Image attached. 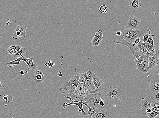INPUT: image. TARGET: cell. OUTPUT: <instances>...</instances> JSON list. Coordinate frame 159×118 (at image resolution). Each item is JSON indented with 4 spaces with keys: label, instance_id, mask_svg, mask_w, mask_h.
Segmentation results:
<instances>
[{
    "label": "cell",
    "instance_id": "obj_36",
    "mask_svg": "<svg viewBox=\"0 0 159 118\" xmlns=\"http://www.w3.org/2000/svg\"><path fill=\"white\" fill-rule=\"evenodd\" d=\"M48 61L49 62L47 63V67H48V68L52 67L55 64L53 63L51 61V60H49Z\"/></svg>",
    "mask_w": 159,
    "mask_h": 118
},
{
    "label": "cell",
    "instance_id": "obj_29",
    "mask_svg": "<svg viewBox=\"0 0 159 118\" xmlns=\"http://www.w3.org/2000/svg\"><path fill=\"white\" fill-rule=\"evenodd\" d=\"M101 42V41L98 40L93 37L92 39L91 44L93 47L96 48L97 47V46L99 45Z\"/></svg>",
    "mask_w": 159,
    "mask_h": 118
},
{
    "label": "cell",
    "instance_id": "obj_34",
    "mask_svg": "<svg viewBox=\"0 0 159 118\" xmlns=\"http://www.w3.org/2000/svg\"><path fill=\"white\" fill-rule=\"evenodd\" d=\"M147 115L149 118H155L157 117L158 115L152 110L150 113L147 114Z\"/></svg>",
    "mask_w": 159,
    "mask_h": 118
},
{
    "label": "cell",
    "instance_id": "obj_3",
    "mask_svg": "<svg viewBox=\"0 0 159 118\" xmlns=\"http://www.w3.org/2000/svg\"><path fill=\"white\" fill-rule=\"evenodd\" d=\"M121 94V90L118 87L110 86L108 88L106 95L105 96V99L107 102L110 99L119 97Z\"/></svg>",
    "mask_w": 159,
    "mask_h": 118
},
{
    "label": "cell",
    "instance_id": "obj_13",
    "mask_svg": "<svg viewBox=\"0 0 159 118\" xmlns=\"http://www.w3.org/2000/svg\"><path fill=\"white\" fill-rule=\"evenodd\" d=\"M159 57L158 49H157L156 53L153 56L148 57L149 59V69H154L158 64Z\"/></svg>",
    "mask_w": 159,
    "mask_h": 118
},
{
    "label": "cell",
    "instance_id": "obj_10",
    "mask_svg": "<svg viewBox=\"0 0 159 118\" xmlns=\"http://www.w3.org/2000/svg\"><path fill=\"white\" fill-rule=\"evenodd\" d=\"M149 59L148 57L142 56L141 59L140 67L138 69L137 71H141L143 73H146L148 79L149 81V76L148 74V71H149Z\"/></svg>",
    "mask_w": 159,
    "mask_h": 118
},
{
    "label": "cell",
    "instance_id": "obj_44",
    "mask_svg": "<svg viewBox=\"0 0 159 118\" xmlns=\"http://www.w3.org/2000/svg\"><path fill=\"white\" fill-rule=\"evenodd\" d=\"M58 75L60 77H62V76L61 71H60L58 73Z\"/></svg>",
    "mask_w": 159,
    "mask_h": 118
},
{
    "label": "cell",
    "instance_id": "obj_43",
    "mask_svg": "<svg viewBox=\"0 0 159 118\" xmlns=\"http://www.w3.org/2000/svg\"><path fill=\"white\" fill-rule=\"evenodd\" d=\"M19 73L21 75H24L25 74V72L24 71H21Z\"/></svg>",
    "mask_w": 159,
    "mask_h": 118
},
{
    "label": "cell",
    "instance_id": "obj_20",
    "mask_svg": "<svg viewBox=\"0 0 159 118\" xmlns=\"http://www.w3.org/2000/svg\"><path fill=\"white\" fill-rule=\"evenodd\" d=\"M129 7L133 10H136L141 6V2L139 0H131L129 2Z\"/></svg>",
    "mask_w": 159,
    "mask_h": 118
},
{
    "label": "cell",
    "instance_id": "obj_17",
    "mask_svg": "<svg viewBox=\"0 0 159 118\" xmlns=\"http://www.w3.org/2000/svg\"><path fill=\"white\" fill-rule=\"evenodd\" d=\"M130 50L132 55L133 58L136 64V69H138L140 67L141 59L142 56L140 53L135 50L131 49H130Z\"/></svg>",
    "mask_w": 159,
    "mask_h": 118
},
{
    "label": "cell",
    "instance_id": "obj_38",
    "mask_svg": "<svg viewBox=\"0 0 159 118\" xmlns=\"http://www.w3.org/2000/svg\"><path fill=\"white\" fill-rule=\"evenodd\" d=\"M140 42L141 41L140 37H139L135 39V40L134 41V43L135 44L137 45L139 43H140Z\"/></svg>",
    "mask_w": 159,
    "mask_h": 118
},
{
    "label": "cell",
    "instance_id": "obj_30",
    "mask_svg": "<svg viewBox=\"0 0 159 118\" xmlns=\"http://www.w3.org/2000/svg\"><path fill=\"white\" fill-rule=\"evenodd\" d=\"M99 10L103 13H106L109 10V8L106 5H103L99 7Z\"/></svg>",
    "mask_w": 159,
    "mask_h": 118
},
{
    "label": "cell",
    "instance_id": "obj_18",
    "mask_svg": "<svg viewBox=\"0 0 159 118\" xmlns=\"http://www.w3.org/2000/svg\"><path fill=\"white\" fill-rule=\"evenodd\" d=\"M83 84L88 91L89 94H92L93 92L95 90V87L92 80H87Z\"/></svg>",
    "mask_w": 159,
    "mask_h": 118
},
{
    "label": "cell",
    "instance_id": "obj_1",
    "mask_svg": "<svg viewBox=\"0 0 159 118\" xmlns=\"http://www.w3.org/2000/svg\"><path fill=\"white\" fill-rule=\"evenodd\" d=\"M114 43L115 44L123 45L127 46L129 49L134 50L140 53L142 56L148 57L152 56L146 47L143 45L142 42H141L137 45L127 42L123 38L122 34L121 36L119 37L116 36L114 40Z\"/></svg>",
    "mask_w": 159,
    "mask_h": 118
},
{
    "label": "cell",
    "instance_id": "obj_19",
    "mask_svg": "<svg viewBox=\"0 0 159 118\" xmlns=\"http://www.w3.org/2000/svg\"><path fill=\"white\" fill-rule=\"evenodd\" d=\"M149 88L152 92H159V81L158 80H154L151 82Z\"/></svg>",
    "mask_w": 159,
    "mask_h": 118
},
{
    "label": "cell",
    "instance_id": "obj_46",
    "mask_svg": "<svg viewBox=\"0 0 159 118\" xmlns=\"http://www.w3.org/2000/svg\"><path fill=\"white\" fill-rule=\"evenodd\" d=\"M3 89H4V87H0V91H3Z\"/></svg>",
    "mask_w": 159,
    "mask_h": 118
},
{
    "label": "cell",
    "instance_id": "obj_45",
    "mask_svg": "<svg viewBox=\"0 0 159 118\" xmlns=\"http://www.w3.org/2000/svg\"><path fill=\"white\" fill-rule=\"evenodd\" d=\"M0 87H4V85L1 84V82L0 81Z\"/></svg>",
    "mask_w": 159,
    "mask_h": 118
},
{
    "label": "cell",
    "instance_id": "obj_32",
    "mask_svg": "<svg viewBox=\"0 0 159 118\" xmlns=\"http://www.w3.org/2000/svg\"><path fill=\"white\" fill-rule=\"evenodd\" d=\"M3 99L8 102H11L13 100V97L11 95H4L3 96Z\"/></svg>",
    "mask_w": 159,
    "mask_h": 118
},
{
    "label": "cell",
    "instance_id": "obj_26",
    "mask_svg": "<svg viewBox=\"0 0 159 118\" xmlns=\"http://www.w3.org/2000/svg\"><path fill=\"white\" fill-rule=\"evenodd\" d=\"M150 97L153 101L159 103V92H152Z\"/></svg>",
    "mask_w": 159,
    "mask_h": 118
},
{
    "label": "cell",
    "instance_id": "obj_28",
    "mask_svg": "<svg viewBox=\"0 0 159 118\" xmlns=\"http://www.w3.org/2000/svg\"><path fill=\"white\" fill-rule=\"evenodd\" d=\"M155 37H156V36H155L154 35H150L149 38L148 39L146 42L152 45L153 46H155L154 41Z\"/></svg>",
    "mask_w": 159,
    "mask_h": 118
},
{
    "label": "cell",
    "instance_id": "obj_22",
    "mask_svg": "<svg viewBox=\"0 0 159 118\" xmlns=\"http://www.w3.org/2000/svg\"><path fill=\"white\" fill-rule=\"evenodd\" d=\"M26 52L25 48H23L21 45L17 46V49L16 53L13 55L14 58H18L21 57L23 53Z\"/></svg>",
    "mask_w": 159,
    "mask_h": 118
},
{
    "label": "cell",
    "instance_id": "obj_15",
    "mask_svg": "<svg viewBox=\"0 0 159 118\" xmlns=\"http://www.w3.org/2000/svg\"><path fill=\"white\" fill-rule=\"evenodd\" d=\"M33 80L37 84L42 83L45 81V78L43 73L40 71L35 70L33 75Z\"/></svg>",
    "mask_w": 159,
    "mask_h": 118
},
{
    "label": "cell",
    "instance_id": "obj_7",
    "mask_svg": "<svg viewBox=\"0 0 159 118\" xmlns=\"http://www.w3.org/2000/svg\"><path fill=\"white\" fill-rule=\"evenodd\" d=\"M140 22V19L134 16L130 15L128 19L126 28L133 30L138 29L139 28V25Z\"/></svg>",
    "mask_w": 159,
    "mask_h": 118
},
{
    "label": "cell",
    "instance_id": "obj_37",
    "mask_svg": "<svg viewBox=\"0 0 159 118\" xmlns=\"http://www.w3.org/2000/svg\"><path fill=\"white\" fill-rule=\"evenodd\" d=\"M152 110L156 113L157 115H159V107L158 108H155V107H154V108H152Z\"/></svg>",
    "mask_w": 159,
    "mask_h": 118
},
{
    "label": "cell",
    "instance_id": "obj_5",
    "mask_svg": "<svg viewBox=\"0 0 159 118\" xmlns=\"http://www.w3.org/2000/svg\"><path fill=\"white\" fill-rule=\"evenodd\" d=\"M92 77V80L95 87V90L92 94L96 93H101L104 90V85L103 81L99 77L96 76L92 71H91Z\"/></svg>",
    "mask_w": 159,
    "mask_h": 118
},
{
    "label": "cell",
    "instance_id": "obj_2",
    "mask_svg": "<svg viewBox=\"0 0 159 118\" xmlns=\"http://www.w3.org/2000/svg\"><path fill=\"white\" fill-rule=\"evenodd\" d=\"M121 32L125 40L130 43H134L135 39L142 35L143 31L142 28H140L136 30L126 28L123 29Z\"/></svg>",
    "mask_w": 159,
    "mask_h": 118
},
{
    "label": "cell",
    "instance_id": "obj_4",
    "mask_svg": "<svg viewBox=\"0 0 159 118\" xmlns=\"http://www.w3.org/2000/svg\"><path fill=\"white\" fill-rule=\"evenodd\" d=\"M81 73H79L75 75L71 78V79L69 81L66 82L64 83L63 85H62L59 90V92L61 93L65 92L67 89L69 88V87L72 85H74L78 87V80Z\"/></svg>",
    "mask_w": 159,
    "mask_h": 118
},
{
    "label": "cell",
    "instance_id": "obj_6",
    "mask_svg": "<svg viewBox=\"0 0 159 118\" xmlns=\"http://www.w3.org/2000/svg\"><path fill=\"white\" fill-rule=\"evenodd\" d=\"M101 93H99L89 94H87L85 97L80 101L86 103L87 104L89 103H94L93 107H94L96 103H99V101L101 99Z\"/></svg>",
    "mask_w": 159,
    "mask_h": 118
},
{
    "label": "cell",
    "instance_id": "obj_14",
    "mask_svg": "<svg viewBox=\"0 0 159 118\" xmlns=\"http://www.w3.org/2000/svg\"><path fill=\"white\" fill-rule=\"evenodd\" d=\"M95 114L92 116V118H110L109 114L111 113L109 110L97 109L95 110Z\"/></svg>",
    "mask_w": 159,
    "mask_h": 118
},
{
    "label": "cell",
    "instance_id": "obj_23",
    "mask_svg": "<svg viewBox=\"0 0 159 118\" xmlns=\"http://www.w3.org/2000/svg\"><path fill=\"white\" fill-rule=\"evenodd\" d=\"M17 49V45L15 44L12 45L7 50V53L13 56L16 53Z\"/></svg>",
    "mask_w": 159,
    "mask_h": 118
},
{
    "label": "cell",
    "instance_id": "obj_40",
    "mask_svg": "<svg viewBox=\"0 0 159 118\" xmlns=\"http://www.w3.org/2000/svg\"><path fill=\"white\" fill-rule=\"evenodd\" d=\"M121 34H122V33H121V31H120V30H118L116 33V36L119 37L121 36Z\"/></svg>",
    "mask_w": 159,
    "mask_h": 118
},
{
    "label": "cell",
    "instance_id": "obj_41",
    "mask_svg": "<svg viewBox=\"0 0 159 118\" xmlns=\"http://www.w3.org/2000/svg\"><path fill=\"white\" fill-rule=\"evenodd\" d=\"M99 104L101 106H104L105 105V103L104 101H103L101 99V101H99Z\"/></svg>",
    "mask_w": 159,
    "mask_h": 118
},
{
    "label": "cell",
    "instance_id": "obj_31",
    "mask_svg": "<svg viewBox=\"0 0 159 118\" xmlns=\"http://www.w3.org/2000/svg\"><path fill=\"white\" fill-rule=\"evenodd\" d=\"M86 77H85V73H83L80 75L79 80H78V83H85L87 80Z\"/></svg>",
    "mask_w": 159,
    "mask_h": 118
},
{
    "label": "cell",
    "instance_id": "obj_25",
    "mask_svg": "<svg viewBox=\"0 0 159 118\" xmlns=\"http://www.w3.org/2000/svg\"><path fill=\"white\" fill-rule=\"evenodd\" d=\"M143 34H144V35L143 37L142 42H141L142 43L146 42L150 35H151V31L149 30L145 29L143 32Z\"/></svg>",
    "mask_w": 159,
    "mask_h": 118
},
{
    "label": "cell",
    "instance_id": "obj_12",
    "mask_svg": "<svg viewBox=\"0 0 159 118\" xmlns=\"http://www.w3.org/2000/svg\"><path fill=\"white\" fill-rule=\"evenodd\" d=\"M153 100L149 97L146 98H142L141 100V110L142 113L144 115H147L146 111L148 108H152L151 105L153 101Z\"/></svg>",
    "mask_w": 159,
    "mask_h": 118
},
{
    "label": "cell",
    "instance_id": "obj_35",
    "mask_svg": "<svg viewBox=\"0 0 159 118\" xmlns=\"http://www.w3.org/2000/svg\"><path fill=\"white\" fill-rule=\"evenodd\" d=\"M151 106L152 108L155 107V108H158L159 107V103L156 102L154 101H153L151 103Z\"/></svg>",
    "mask_w": 159,
    "mask_h": 118
},
{
    "label": "cell",
    "instance_id": "obj_21",
    "mask_svg": "<svg viewBox=\"0 0 159 118\" xmlns=\"http://www.w3.org/2000/svg\"><path fill=\"white\" fill-rule=\"evenodd\" d=\"M82 104L85 105L87 106L88 108V110H87V112H85L86 113V117L89 118H92V116L94 114H95V110L94 109V107H93V108H92L91 107H89L87 103H85L81 102Z\"/></svg>",
    "mask_w": 159,
    "mask_h": 118
},
{
    "label": "cell",
    "instance_id": "obj_8",
    "mask_svg": "<svg viewBox=\"0 0 159 118\" xmlns=\"http://www.w3.org/2000/svg\"><path fill=\"white\" fill-rule=\"evenodd\" d=\"M26 25H17L13 33L12 37L15 40L19 39L20 37H25L27 30Z\"/></svg>",
    "mask_w": 159,
    "mask_h": 118
},
{
    "label": "cell",
    "instance_id": "obj_27",
    "mask_svg": "<svg viewBox=\"0 0 159 118\" xmlns=\"http://www.w3.org/2000/svg\"><path fill=\"white\" fill-rule=\"evenodd\" d=\"M103 30H99V31L95 33V35L94 37L98 40L101 41L103 38Z\"/></svg>",
    "mask_w": 159,
    "mask_h": 118
},
{
    "label": "cell",
    "instance_id": "obj_16",
    "mask_svg": "<svg viewBox=\"0 0 159 118\" xmlns=\"http://www.w3.org/2000/svg\"><path fill=\"white\" fill-rule=\"evenodd\" d=\"M21 57L22 58L21 61L26 63L28 65L29 69L34 70L38 69V66L34 63L33 62V60L34 59V57H32L29 58H27L23 55H21Z\"/></svg>",
    "mask_w": 159,
    "mask_h": 118
},
{
    "label": "cell",
    "instance_id": "obj_33",
    "mask_svg": "<svg viewBox=\"0 0 159 118\" xmlns=\"http://www.w3.org/2000/svg\"><path fill=\"white\" fill-rule=\"evenodd\" d=\"M91 71L92 70L89 71L87 72L84 73L86 77L87 80H92V75L91 74Z\"/></svg>",
    "mask_w": 159,
    "mask_h": 118
},
{
    "label": "cell",
    "instance_id": "obj_11",
    "mask_svg": "<svg viewBox=\"0 0 159 118\" xmlns=\"http://www.w3.org/2000/svg\"><path fill=\"white\" fill-rule=\"evenodd\" d=\"M76 105L79 108L78 111L80 112V115L83 118H88L86 117V113L83 110V104L81 101H74V100H72V101L71 103H64L62 105V107L64 108H65L69 105Z\"/></svg>",
    "mask_w": 159,
    "mask_h": 118
},
{
    "label": "cell",
    "instance_id": "obj_9",
    "mask_svg": "<svg viewBox=\"0 0 159 118\" xmlns=\"http://www.w3.org/2000/svg\"><path fill=\"white\" fill-rule=\"evenodd\" d=\"M77 87L74 85H71L69 88L62 93V95L68 100H74L77 98L76 89Z\"/></svg>",
    "mask_w": 159,
    "mask_h": 118
},
{
    "label": "cell",
    "instance_id": "obj_39",
    "mask_svg": "<svg viewBox=\"0 0 159 118\" xmlns=\"http://www.w3.org/2000/svg\"><path fill=\"white\" fill-rule=\"evenodd\" d=\"M5 26L7 28H9L11 26V23L10 21H8L5 23Z\"/></svg>",
    "mask_w": 159,
    "mask_h": 118
},
{
    "label": "cell",
    "instance_id": "obj_42",
    "mask_svg": "<svg viewBox=\"0 0 159 118\" xmlns=\"http://www.w3.org/2000/svg\"><path fill=\"white\" fill-rule=\"evenodd\" d=\"M152 111V108H148L146 109V114L149 113Z\"/></svg>",
    "mask_w": 159,
    "mask_h": 118
},
{
    "label": "cell",
    "instance_id": "obj_24",
    "mask_svg": "<svg viewBox=\"0 0 159 118\" xmlns=\"http://www.w3.org/2000/svg\"><path fill=\"white\" fill-rule=\"evenodd\" d=\"M22 59V57H21L20 58H17V59L8 62L7 64V65L9 67H14L15 65H19Z\"/></svg>",
    "mask_w": 159,
    "mask_h": 118
}]
</instances>
